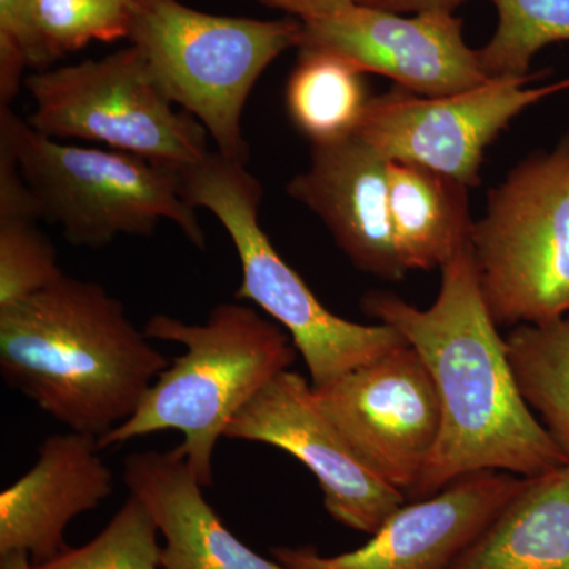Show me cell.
Segmentation results:
<instances>
[{
  "label": "cell",
  "mask_w": 569,
  "mask_h": 569,
  "mask_svg": "<svg viewBox=\"0 0 569 569\" xmlns=\"http://www.w3.org/2000/svg\"><path fill=\"white\" fill-rule=\"evenodd\" d=\"M123 482L162 531V569H291L258 556L224 527L174 449L132 452L123 462Z\"/></svg>",
  "instance_id": "2e32d148"
},
{
  "label": "cell",
  "mask_w": 569,
  "mask_h": 569,
  "mask_svg": "<svg viewBox=\"0 0 569 569\" xmlns=\"http://www.w3.org/2000/svg\"><path fill=\"white\" fill-rule=\"evenodd\" d=\"M224 438L283 449L316 475L326 511L348 529L376 535L406 496L361 462L317 406L310 381L284 370L228 425Z\"/></svg>",
  "instance_id": "7c38bea8"
},
{
  "label": "cell",
  "mask_w": 569,
  "mask_h": 569,
  "mask_svg": "<svg viewBox=\"0 0 569 569\" xmlns=\"http://www.w3.org/2000/svg\"><path fill=\"white\" fill-rule=\"evenodd\" d=\"M541 78H492L471 91L421 97L392 89L370 97L356 134L381 156L451 176L468 189L481 183L485 151L516 116L546 97L568 91L569 78L531 88Z\"/></svg>",
  "instance_id": "30bf717a"
},
{
  "label": "cell",
  "mask_w": 569,
  "mask_h": 569,
  "mask_svg": "<svg viewBox=\"0 0 569 569\" xmlns=\"http://www.w3.org/2000/svg\"><path fill=\"white\" fill-rule=\"evenodd\" d=\"M133 6L134 0H33V70H47L91 41L127 39Z\"/></svg>",
  "instance_id": "7402d4cb"
},
{
  "label": "cell",
  "mask_w": 569,
  "mask_h": 569,
  "mask_svg": "<svg viewBox=\"0 0 569 569\" xmlns=\"http://www.w3.org/2000/svg\"><path fill=\"white\" fill-rule=\"evenodd\" d=\"M168 365L100 283L63 276L0 307L3 380L73 432L121 426Z\"/></svg>",
  "instance_id": "7a4b0ae2"
},
{
  "label": "cell",
  "mask_w": 569,
  "mask_h": 569,
  "mask_svg": "<svg viewBox=\"0 0 569 569\" xmlns=\"http://www.w3.org/2000/svg\"><path fill=\"white\" fill-rule=\"evenodd\" d=\"M389 211L397 253L407 271L443 268L470 244L468 187L417 163L389 160Z\"/></svg>",
  "instance_id": "ac0fdd59"
},
{
  "label": "cell",
  "mask_w": 569,
  "mask_h": 569,
  "mask_svg": "<svg viewBox=\"0 0 569 569\" xmlns=\"http://www.w3.org/2000/svg\"><path fill=\"white\" fill-rule=\"evenodd\" d=\"M526 481L508 471L463 475L397 509L362 548L329 560L339 569H448Z\"/></svg>",
  "instance_id": "5bb4252c"
},
{
  "label": "cell",
  "mask_w": 569,
  "mask_h": 569,
  "mask_svg": "<svg viewBox=\"0 0 569 569\" xmlns=\"http://www.w3.org/2000/svg\"><path fill=\"white\" fill-rule=\"evenodd\" d=\"M100 451L99 438L73 430L40 445L36 466L0 493V556L24 550L43 563L67 549V526L114 488Z\"/></svg>",
  "instance_id": "9a60e30c"
},
{
  "label": "cell",
  "mask_w": 569,
  "mask_h": 569,
  "mask_svg": "<svg viewBox=\"0 0 569 569\" xmlns=\"http://www.w3.org/2000/svg\"><path fill=\"white\" fill-rule=\"evenodd\" d=\"M157 531L152 512L130 493L99 537L81 548H67L54 559L32 563V569H160L162 548Z\"/></svg>",
  "instance_id": "603a6c76"
},
{
  "label": "cell",
  "mask_w": 569,
  "mask_h": 569,
  "mask_svg": "<svg viewBox=\"0 0 569 569\" xmlns=\"http://www.w3.org/2000/svg\"><path fill=\"white\" fill-rule=\"evenodd\" d=\"M301 22L299 48L335 52L362 73L391 78L417 96H455L492 80L481 69L478 50L463 39L462 20L455 13L426 11L407 18L353 2Z\"/></svg>",
  "instance_id": "8fae6325"
},
{
  "label": "cell",
  "mask_w": 569,
  "mask_h": 569,
  "mask_svg": "<svg viewBox=\"0 0 569 569\" xmlns=\"http://www.w3.org/2000/svg\"><path fill=\"white\" fill-rule=\"evenodd\" d=\"M313 397L356 458L408 497L441 432L440 396L421 355L406 340Z\"/></svg>",
  "instance_id": "9c48e42d"
},
{
  "label": "cell",
  "mask_w": 569,
  "mask_h": 569,
  "mask_svg": "<svg viewBox=\"0 0 569 569\" xmlns=\"http://www.w3.org/2000/svg\"><path fill=\"white\" fill-rule=\"evenodd\" d=\"M142 331L186 351L157 377L132 417L99 438V447H121L134 438L178 430L182 443L174 451L209 488L213 449L231 419L290 370L298 350L282 326L238 299L213 307L204 323L157 313Z\"/></svg>",
  "instance_id": "3957f363"
},
{
  "label": "cell",
  "mask_w": 569,
  "mask_h": 569,
  "mask_svg": "<svg viewBox=\"0 0 569 569\" xmlns=\"http://www.w3.org/2000/svg\"><path fill=\"white\" fill-rule=\"evenodd\" d=\"M448 569H569V463L527 478Z\"/></svg>",
  "instance_id": "e0dca14e"
},
{
  "label": "cell",
  "mask_w": 569,
  "mask_h": 569,
  "mask_svg": "<svg viewBox=\"0 0 569 569\" xmlns=\"http://www.w3.org/2000/svg\"><path fill=\"white\" fill-rule=\"evenodd\" d=\"M365 74L335 52L299 48L284 104L310 144L343 140L358 130L370 100Z\"/></svg>",
  "instance_id": "d6986e66"
},
{
  "label": "cell",
  "mask_w": 569,
  "mask_h": 569,
  "mask_svg": "<svg viewBox=\"0 0 569 569\" xmlns=\"http://www.w3.org/2000/svg\"><path fill=\"white\" fill-rule=\"evenodd\" d=\"M279 563L291 569H339L331 563L328 557L318 556L316 549H287L272 550Z\"/></svg>",
  "instance_id": "83f0119b"
},
{
  "label": "cell",
  "mask_w": 569,
  "mask_h": 569,
  "mask_svg": "<svg viewBox=\"0 0 569 569\" xmlns=\"http://www.w3.org/2000/svg\"><path fill=\"white\" fill-rule=\"evenodd\" d=\"M58 250L31 217H0V307L14 305L63 277Z\"/></svg>",
  "instance_id": "cb8c5ba5"
},
{
  "label": "cell",
  "mask_w": 569,
  "mask_h": 569,
  "mask_svg": "<svg viewBox=\"0 0 569 569\" xmlns=\"http://www.w3.org/2000/svg\"><path fill=\"white\" fill-rule=\"evenodd\" d=\"M179 174L189 204L211 212L230 234L242 268L234 299L254 302L287 329L313 388L326 387L406 342L391 326L353 323L318 301L264 233L260 223L263 186L246 163L209 152Z\"/></svg>",
  "instance_id": "8992f818"
},
{
  "label": "cell",
  "mask_w": 569,
  "mask_h": 569,
  "mask_svg": "<svg viewBox=\"0 0 569 569\" xmlns=\"http://www.w3.org/2000/svg\"><path fill=\"white\" fill-rule=\"evenodd\" d=\"M310 164L287 183V194L325 223L348 260L369 274L402 280L389 211L387 157L353 133L310 144Z\"/></svg>",
  "instance_id": "4fadbf2b"
},
{
  "label": "cell",
  "mask_w": 569,
  "mask_h": 569,
  "mask_svg": "<svg viewBox=\"0 0 569 569\" xmlns=\"http://www.w3.org/2000/svg\"><path fill=\"white\" fill-rule=\"evenodd\" d=\"M258 2L287 11L290 17L306 21L342 9L356 0H258Z\"/></svg>",
  "instance_id": "4316f807"
},
{
  "label": "cell",
  "mask_w": 569,
  "mask_h": 569,
  "mask_svg": "<svg viewBox=\"0 0 569 569\" xmlns=\"http://www.w3.org/2000/svg\"><path fill=\"white\" fill-rule=\"evenodd\" d=\"M516 383L569 462V313L518 325L507 339Z\"/></svg>",
  "instance_id": "ffe728a7"
},
{
  "label": "cell",
  "mask_w": 569,
  "mask_h": 569,
  "mask_svg": "<svg viewBox=\"0 0 569 569\" xmlns=\"http://www.w3.org/2000/svg\"><path fill=\"white\" fill-rule=\"evenodd\" d=\"M0 569H32L31 557L24 550L6 553L0 556Z\"/></svg>",
  "instance_id": "f1b7e54d"
},
{
  "label": "cell",
  "mask_w": 569,
  "mask_h": 569,
  "mask_svg": "<svg viewBox=\"0 0 569 569\" xmlns=\"http://www.w3.org/2000/svg\"><path fill=\"white\" fill-rule=\"evenodd\" d=\"M467 0H356L359 6L391 11V13H426V11H445L455 13Z\"/></svg>",
  "instance_id": "484cf974"
},
{
  "label": "cell",
  "mask_w": 569,
  "mask_h": 569,
  "mask_svg": "<svg viewBox=\"0 0 569 569\" xmlns=\"http://www.w3.org/2000/svg\"><path fill=\"white\" fill-rule=\"evenodd\" d=\"M127 2H133V0H127Z\"/></svg>",
  "instance_id": "f546056e"
},
{
  "label": "cell",
  "mask_w": 569,
  "mask_h": 569,
  "mask_svg": "<svg viewBox=\"0 0 569 569\" xmlns=\"http://www.w3.org/2000/svg\"><path fill=\"white\" fill-rule=\"evenodd\" d=\"M470 246L498 326L569 313V129L553 149L531 153L490 190Z\"/></svg>",
  "instance_id": "52a82bcc"
},
{
  "label": "cell",
  "mask_w": 569,
  "mask_h": 569,
  "mask_svg": "<svg viewBox=\"0 0 569 569\" xmlns=\"http://www.w3.org/2000/svg\"><path fill=\"white\" fill-rule=\"evenodd\" d=\"M33 0H0V69L24 71L36 67L32 29Z\"/></svg>",
  "instance_id": "d4e9b609"
},
{
  "label": "cell",
  "mask_w": 569,
  "mask_h": 569,
  "mask_svg": "<svg viewBox=\"0 0 569 569\" xmlns=\"http://www.w3.org/2000/svg\"><path fill=\"white\" fill-rule=\"evenodd\" d=\"M0 137L13 149L40 219L61 224L70 244L99 249L118 236H151L167 220L204 250L203 227L176 168L52 140L11 107H0Z\"/></svg>",
  "instance_id": "5b68a950"
},
{
  "label": "cell",
  "mask_w": 569,
  "mask_h": 569,
  "mask_svg": "<svg viewBox=\"0 0 569 569\" xmlns=\"http://www.w3.org/2000/svg\"><path fill=\"white\" fill-rule=\"evenodd\" d=\"M127 39L164 96L204 127L217 152L247 164V100L264 70L299 48L302 22L217 17L179 0H134Z\"/></svg>",
  "instance_id": "277c9868"
},
{
  "label": "cell",
  "mask_w": 569,
  "mask_h": 569,
  "mask_svg": "<svg viewBox=\"0 0 569 569\" xmlns=\"http://www.w3.org/2000/svg\"><path fill=\"white\" fill-rule=\"evenodd\" d=\"M498 22L492 39L478 50L489 78L529 77L539 51L569 41V0H490Z\"/></svg>",
  "instance_id": "44dd1931"
},
{
  "label": "cell",
  "mask_w": 569,
  "mask_h": 569,
  "mask_svg": "<svg viewBox=\"0 0 569 569\" xmlns=\"http://www.w3.org/2000/svg\"><path fill=\"white\" fill-rule=\"evenodd\" d=\"M362 309L421 355L440 396V438L407 498L425 500L473 471L535 478L569 463L520 395L470 244L441 268L440 293L429 309L381 291L367 293Z\"/></svg>",
  "instance_id": "6da1fadb"
},
{
  "label": "cell",
  "mask_w": 569,
  "mask_h": 569,
  "mask_svg": "<svg viewBox=\"0 0 569 569\" xmlns=\"http://www.w3.org/2000/svg\"><path fill=\"white\" fill-rule=\"evenodd\" d=\"M28 122L52 140L102 142L182 170L209 156L203 126L174 110L133 44L102 59L39 70L24 80Z\"/></svg>",
  "instance_id": "ba28073f"
}]
</instances>
